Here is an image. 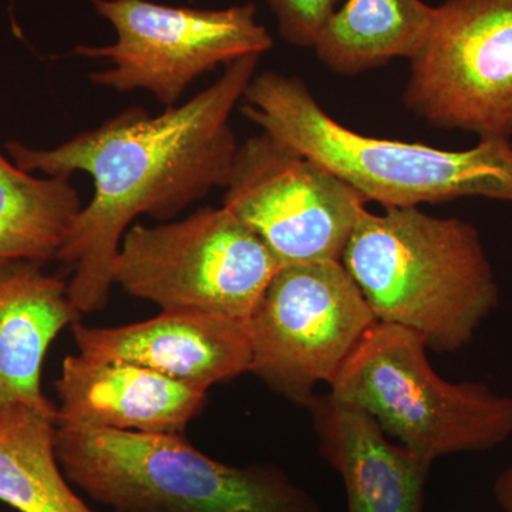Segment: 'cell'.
Returning a JSON list of instances; mask_svg holds the SVG:
<instances>
[{
  "mask_svg": "<svg viewBox=\"0 0 512 512\" xmlns=\"http://www.w3.org/2000/svg\"><path fill=\"white\" fill-rule=\"evenodd\" d=\"M80 356L130 363L208 392L244 375L251 363L248 323L214 313L161 311L116 328L72 325Z\"/></svg>",
  "mask_w": 512,
  "mask_h": 512,
  "instance_id": "8fae6325",
  "label": "cell"
},
{
  "mask_svg": "<svg viewBox=\"0 0 512 512\" xmlns=\"http://www.w3.org/2000/svg\"><path fill=\"white\" fill-rule=\"evenodd\" d=\"M419 333L376 322L329 384V393L370 414L384 433L434 461L487 451L512 437V397L487 384L434 372Z\"/></svg>",
  "mask_w": 512,
  "mask_h": 512,
  "instance_id": "5b68a950",
  "label": "cell"
},
{
  "mask_svg": "<svg viewBox=\"0 0 512 512\" xmlns=\"http://www.w3.org/2000/svg\"><path fill=\"white\" fill-rule=\"evenodd\" d=\"M366 204L355 188L264 131L238 147L222 200L282 265L340 261Z\"/></svg>",
  "mask_w": 512,
  "mask_h": 512,
  "instance_id": "30bf717a",
  "label": "cell"
},
{
  "mask_svg": "<svg viewBox=\"0 0 512 512\" xmlns=\"http://www.w3.org/2000/svg\"><path fill=\"white\" fill-rule=\"evenodd\" d=\"M495 501L504 512H512V464L494 481Z\"/></svg>",
  "mask_w": 512,
  "mask_h": 512,
  "instance_id": "d6986e66",
  "label": "cell"
},
{
  "mask_svg": "<svg viewBox=\"0 0 512 512\" xmlns=\"http://www.w3.org/2000/svg\"><path fill=\"white\" fill-rule=\"evenodd\" d=\"M289 45L313 47L326 20L342 0H265Z\"/></svg>",
  "mask_w": 512,
  "mask_h": 512,
  "instance_id": "ac0fdd59",
  "label": "cell"
},
{
  "mask_svg": "<svg viewBox=\"0 0 512 512\" xmlns=\"http://www.w3.org/2000/svg\"><path fill=\"white\" fill-rule=\"evenodd\" d=\"M281 266L231 211L207 207L184 220L128 228L113 281L161 311L207 312L248 322Z\"/></svg>",
  "mask_w": 512,
  "mask_h": 512,
  "instance_id": "8992f818",
  "label": "cell"
},
{
  "mask_svg": "<svg viewBox=\"0 0 512 512\" xmlns=\"http://www.w3.org/2000/svg\"><path fill=\"white\" fill-rule=\"evenodd\" d=\"M57 423L146 434H184L207 393L147 367L67 356L56 380Z\"/></svg>",
  "mask_w": 512,
  "mask_h": 512,
  "instance_id": "4fadbf2b",
  "label": "cell"
},
{
  "mask_svg": "<svg viewBox=\"0 0 512 512\" xmlns=\"http://www.w3.org/2000/svg\"><path fill=\"white\" fill-rule=\"evenodd\" d=\"M407 109L431 126L512 136V0H444L410 60Z\"/></svg>",
  "mask_w": 512,
  "mask_h": 512,
  "instance_id": "9c48e42d",
  "label": "cell"
},
{
  "mask_svg": "<svg viewBox=\"0 0 512 512\" xmlns=\"http://www.w3.org/2000/svg\"><path fill=\"white\" fill-rule=\"evenodd\" d=\"M82 207L70 177H36L0 153V259L56 261Z\"/></svg>",
  "mask_w": 512,
  "mask_h": 512,
  "instance_id": "e0dca14e",
  "label": "cell"
},
{
  "mask_svg": "<svg viewBox=\"0 0 512 512\" xmlns=\"http://www.w3.org/2000/svg\"><path fill=\"white\" fill-rule=\"evenodd\" d=\"M377 322L419 333L436 353H456L500 303L480 232L419 207L365 210L342 259Z\"/></svg>",
  "mask_w": 512,
  "mask_h": 512,
  "instance_id": "7a4b0ae2",
  "label": "cell"
},
{
  "mask_svg": "<svg viewBox=\"0 0 512 512\" xmlns=\"http://www.w3.org/2000/svg\"><path fill=\"white\" fill-rule=\"evenodd\" d=\"M69 282L25 259H0V412L23 403L56 409L43 394L47 350L79 322Z\"/></svg>",
  "mask_w": 512,
  "mask_h": 512,
  "instance_id": "5bb4252c",
  "label": "cell"
},
{
  "mask_svg": "<svg viewBox=\"0 0 512 512\" xmlns=\"http://www.w3.org/2000/svg\"><path fill=\"white\" fill-rule=\"evenodd\" d=\"M259 59L249 55L229 63L208 89L158 116L130 107L53 148L6 144L13 163L28 173L93 178L92 201L77 212L56 258L73 269L69 293L80 312L101 311L109 303L114 261L136 218L171 220L214 188H225L239 147L232 111Z\"/></svg>",
  "mask_w": 512,
  "mask_h": 512,
  "instance_id": "6da1fadb",
  "label": "cell"
},
{
  "mask_svg": "<svg viewBox=\"0 0 512 512\" xmlns=\"http://www.w3.org/2000/svg\"><path fill=\"white\" fill-rule=\"evenodd\" d=\"M320 454L342 478L348 512H424L433 461L392 443L379 423L332 394L306 404Z\"/></svg>",
  "mask_w": 512,
  "mask_h": 512,
  "instance_id": "7c38bea8",
  "label": "cell"
},
{
  "mask_svg": "<svg viewBox=\"0 0 512 512\" xmlns=\"http://www.w3.org/2000/svg\"><path fill=\"white\" fill-rule=\"evenodd\" d=\"M377 322L340 261L282 265L248 319L249 373L305 406Z\"/></svg>",
  "mask_w": 512,
  "mask_h": 512,
  "instance_id": "52a82bcc",
  "label": "cell"
},
{
  "mask_svg": "<svg viewBox=\"0 0 512 512\" xmlns=\"http://www.w3.org/2000/svg\"><path fill=\"white\" fill-rule=\"evenodd\" d=\"M56 456L70 483L113 512H322L281 468L221 463L184 434L57 423Z\"/></svg>",
  "mask_w": 512,
  "mask_h": 512,
  "instance_id": "277c9868",
  "label": "cell"
},
{
  "mask_svg": "<svg viewBox=\"0 0 512 512\" xmlns=\"http://www.w3.org/2000/svg\"><path fill=\"white\" fill-rule=\"evenodd\" d=\"M436 8L423 0H343L316 39L320 62L359 74L397 57L412 60L426 43Z\"/></svg>",
  "mask_w": 512,
  "mask_h": 512,
  "instance_id": "9a60e30c",
  "label": "cell"
},
{
  "mask_svg": "<svg viewBox=\"0 0 512 512\" xmlns=\"http://www.w3.org/2000/svg\"><path fill=\"white\" fill-rule=\"evenodd\" d=\"M116 30L113 45H80L74 53L103 60L97 86L119 93L144 90L173 107L202 74L249 55H264L274 42L256 20L254 3L225 9L170 6L151 0H92Z\"/></svg>",
  "mask_w": 512,
  "mask_h": 512,
  "instance_id": "ba28073f",
  "label": "cell"
},
{
  "mask_svg": "<svg viewBox=\"0 0 512 512\" xmlns=\"http://www.w3.org/2000/svg\"><path fill=\"white\" fill-rule=\"evenodd\" d=\"M56 409L13 404L0 412V501L19 512H96L56 456Z\"/></svg>",
  "mask_w": 512,
  "mask_h": 512,
  "instance_id": "2e32d148",
  "label": "cell"
},
{
  "mask_svg": "<svg viewBox=\"0 0 512 512\" xmlns=\"http://www.w3.org/2000/svg\"><path fill=\"white\" fill-rule=\"evenodd\" d=\"M242 114L269 136L316 161L367 202L412 208L460 198L512 204L510 138H480L448 151L356 133L330 117L298 77L255 74Z\"/></svg>",
  "mask_w": 512,
  "mask_h": 512,
  "instance_id": "3957f363",
  "label": "cell"
}]
</instances>
